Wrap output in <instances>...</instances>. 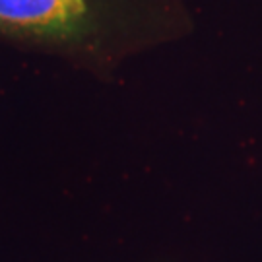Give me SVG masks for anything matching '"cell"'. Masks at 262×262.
<instances>
[{"instance_id": "1", "label": "cell", "mask_w": 262, "mask_h": 262, "mask_svg": "<svg viewBox=\"0 0 262 262\" xmlns=\"http://www.w3.org/2000/svg\"><path fill=\"white\" fill-rule=\"evenodd\" d=\"M111 0H0V35L45 45H99L119 24Z\"/></svg>"}]
</instances>
